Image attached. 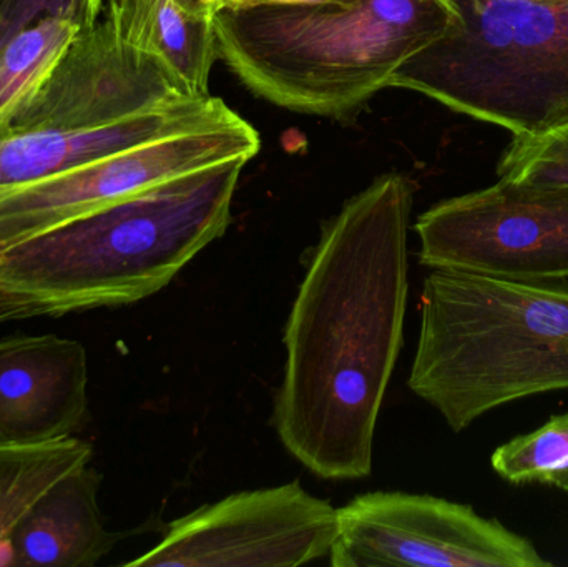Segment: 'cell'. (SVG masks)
Here are the masks:
<instances>
[{"instance_id":"14","label":"cell","mask_w":568,"mask_h":567,"mask_svg":"<svg viewBox=\"0 0 568 567\" xmlns=\"http://www.w3.org/2000/svg\"><path fill=\"white\" fill-rule=\"evenodd\" d=\"M106 19L130 45L159 59L193 97L210 95L219 59L215 23L176 0H110Z\"/></svg>"},{"instance_id":"13","label":"cell","mask_w":568,"mask_h":567,"mask_svg":"<svg viewBox=\"0 0 568 567\" xmlns=\"http://www.w3.org/2000/svg\"><path fill=\"white\" fill-rule=\"evenodd\" d=\"M99 488L85 465L43 493L10 536L16 566L92 567L109 555L119 536L103 525Z\"/></svg>"},{"instance_id":"4","label":"cell","mask_w":568,"mask_h":567,"mask_svg":"<svg viewBox=\"0 0 568 567\" xmlns=\"http://www.w3.org/2000/svg\"><path fill=\"white\" fill-rule=\"evenodd\" d=\"M409 388L456 433L517 399L568 389V279L433 270Z\"/></svg>"},{"instance_id":"3","label":"cell","mask_w":568,"mask_h":567,"mask_svg":"<svg viewBox=\"0 0 568 567\" xmlns=\"http://www.w3.org/2000/svg\"><path fill=\"white\" fill-rule=\"evenodd\" d=\"M453 0H321L220 9L219 57L252 92L313 115H353L453 29Z\"/></svg>"},{"instance_id":"6","label":"cell","mask_w":568,"mask_h":567,"mask_svg":"<svg viewBox=\"0 0 568 567\" xmlns=\"http://www.w3.org/2000/svg\"><path fill=\"white\" fill-rule=\"evenodd\" d=\"M430 270L542 282L568 279V186L500 180L437 203L417 220Z\"/></svg>"},{"instance_id":"17","label":"cell","mask_w":568,"mask_h":567,"mask_svg":"<svg viewBox=\"0 0 568 567\" xmlns=\"http://www.w3.org/2000/svg\"><path fill=\"white\" fill-rule=\"evenodd\" d=\"M490 465L510 485L552 486L568 493V413L499 446Z\"/></svg>"},{"instance_id":"1","label":"cell","mask_w":568,"mask_h":567,"mask_svg":"<svg viewBox=\"0 0 568 567\" xmlns=\"http://www.w3.org/2000/svg\"><path fill=\"white\" fill-rule=\"evenodd\" d=\"M414 185L387 173L323 226L284 330L273 425L324 479L373 472L377 416L403 346Z\"/></svg>"},{"instance_id":"21","label":"cell","mask_w":568,"mask_h":567,"mask_svg":"<svg viewBox=\"0 0 568 567\" xmlns=\"http://www.w3.org/2000/svg\"><path fill=\"white\" fill-rule=\"evenodd\" d=\"M321 0H216V10L240 9V7L262 6V3H313Z\"/></svg>"},{"instance_id":"7","label":"cell","mask_w":568,"mask_h":567,"mask_svg":"<svg viewBox=\"0 0 568 567\" xmlns=\"http://www.w3.org/2000/svg\"><path fill=\"white\" fill-rule=\"evenodd\" d=\"M334 567H552L526 536L473 506L366 493L337 509Z\"/></svg>"},{"instance_id":"2","label":"cell","mask_w":568,"mask_h":567,"mask_svg":"<svg viewBox=\"0 0 568 567\" xmlns=\"http://www.w3.org/2000/svg\"><path fill=\"white\" fill-rule=\"evenodd\" d=\"M248 159L166 180L0 245V323L142 302L232 223Z\"/></svg>"},{"instance_id":"18","label":"cell","mask_w":568,"mask_h":567,"mask_svg":"<svg viewBox=\"0 0 568 567\" xmlns=\"http://www.w3.org/2000/svg\"><path fill=\"white\" fill-rule=\"evenodd\" d=\"M507 182L568 186V125L534 136H514L497 165Z\"/></svg>"},{"instance_id":"9","label":"cell","mask_w":568,"mask_h":567,"mask_svg":"<svg viewBox=\"0 0 568 567\" xmlns=\"http://www.w3.org/2000/svg\"><path fill=\"white\" fill-rule=\"evenodd\" d=\"M336 533L337 509L293 482L175 519L155 548L126 566L296 567L329 556Z\"/></svg>"},{"instance_id":"16","label":"cell","mask_w":568,"mask_h":567,"mask_svg":"<svg viewBox=\"0 0 568 567\" xmlns=\"http://www.w3.org/2000/svg\"><path fill=\"white\" fill-rule=\"evenodd\" d=\"M79 32L72 20L45 17L0 45V126L45 83Z\"/></svg>"},{"instance_id":"11","label":"cell","mask_w":568,"mask_h":567,"mask_svg":"<svg viewBox=\"0 0 568 567\" xmlns=\"http://www.w3.org/2000/svg\"><path fill=\"white\" fill-rule=\"evenodd\" d=\"M87 386L82 343L55 335L0 340V439L70 438L89 416Z\"/></svg>"},{"instance_id":"20","label":"cell","mask_w":568,"mask_h":567,"mask_svg":"<svg viewBox=\"0 0 568 567\" xmlns=\"http://www.w3.org/2000/svg\"><path fill=\"white\" fill-rule=\"evenodd\" d=\"M179 6L192 16L210 17L216 12V0H176Z\"/></svg>"},{"instance_id":"12","label":"cell","mask_w":568,"mask_h":567,"mask_svg":"<svg viewBox=\"0 0 568 567\" xmlns=\"http://www.w3.org/2000/svg\"><path fill=\"white\" fill-rule=\"evenodd\" d=\"M236 117L239 113L223 100L210 95L109 125L0 132V190L27 185L152 140L219 125Z\"/></svg>"},{"instance_id":"10","label":"cell","mask_w":568,"mask_h":567,"mask_svg":"<svg viewBox=\"0 0 568 567\" xmlns=\"http://www.w3.org/2000/svg\"><path fill=\"white\" fill-rule=\"evenodd\" d=\"M192 99L202 97L126 43L105 17L77 33L45 83L0 132L109 125Z\"/></svg>"},{"instance_id":"19","label":"cell","mask_w":568,"mask_h":567,"mask_svg":"<svg viewBox=\"0 0 568 567\" xmlns=\"http://www.w3.org/2000/svg\"><path fill=\"white\" fill-rule=\"evenodd\" d=\"M103 0H0V45L45 17L72 20L80 30L99 22Z\"/></svg>"},{"instance_id":"8","label":"cell","mask_w":568,"mask_h":567,"mask_svg":"<svg viewBox=\"0 0 568 567\" xmlns=\"http://www.w3.org/2000/svg\"><path fill=\"white\" fill-rule=\"evenodd\" d=\"M258 152V132L239 115L0 190V245L62 225L166 180L229 160H250Z\"/></svg>"},{"instance_id":"15","label":"cell","mask_w":568,"mask_h":567,"mask_svg":"<svg viewBox=\"0 0 568 567\" xmlns=\"http://www.w3.org/2000/svg\"><path fill=\"white\" fill-rule=\"evenodd\" d=\"M92 446L82 439L13 443L0 439V545L63 476L90 465Z\"/></svg>"},{"instance_id":"5","label":"cell","mask_w":568,"mask_h":567,"mask_svg":"<svg viewBox=\"0 0 568 567\" xmlns=\"http://www.w3.org/2000/svg\"><path fill=\"white\" fill-rule=\"evenodd\" d=\"M453 29L390 87L534 136L568 125V0H453Z\"/></svg>"}]
</instances>
